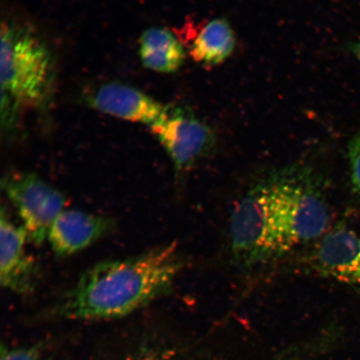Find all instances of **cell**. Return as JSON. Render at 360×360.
I'll return each instance as SVG.
<instances>
[{
    "label": "cell",
    "instance_id": "obj_8",
    "mask_svg": "<svg viewBox=\"0 0 360 360\" xmlns=\"http://www.w3.org/2000/svg\"><path fill=\"white\" fill-rule=\"evenodd\" d=\"M29 236L2 207L0 217V283L15 294L32 292L39 280V267L26 244Z\"/></svg>",
    "mask_w": 360,
    "mask_h": 360
},
{
    "label": "cell",
    "instance_id": "obj_6",
    "mask_svg": "<svg viewBox=\"0 0 360 360\" xmlns=\"http://www.w3.org/2000/svg\"><path fill=\"white\" fill-rule=\"evenodd\" d=\"M150 129L179 173L191 169L215 146L213 128L187 108L166 106L164 115Z\"/></svg>",
    "mask_w": 360,
    "mask_h": 360
},
{
    "label": "cell",
    "instance_id": "obj_2",
    "mask_svg": "<svg viewBox=\"0 0 360 360\" xmlns=\"http://www.w3.org/2000/svg\"><path fill=\"white\" fill-rule=\"evenodd\" d=\"M56 82L55 61L40 35L24 22L1 27V125L7 139L19 131L20 114L46 107Z\"/></svg>",
    "mask_w": 360,
    "mask_h": 360
},
{
    "label": "cell",
    "instance_id": "obj_15",
    "mask_svg": "<svg viewBox=\"0 0 360 360\" xmlns=\"http://www.w3.org/2000/svg\"><path fill=\"white\" fill-rule=\"evenodd\" d=\"M349 48L350 51L352 52L353 55L360 62V41L350 44Z\"/></svg>",
    "mask_w": 360,
    "mask_h": 360
},
{
    "label": "cell",
    "instance_id": "obj_9",
    "mask_svg": "<svg viewBox=\"0 0 360 360\" xmlns=\"http://www.w3.org/2000/svg\"><path fill=\"white\" fill-rule=\"evenodd\" d=\"M116 224L108 216L65 210L49 229L47 240L58 257L79 253L114 232Z\"/></svg>",
    "mask_w": 360,
    "mask_h": 360
},
{
    "label": "cell",
    "instance_id": "obj_13",
    "mask_svg": "<svg viewBox=\"0 0 360 360\" xmlns=\"http://www.w3.org/2000/svg\"><path fill=\"white\" fill-rule=\"evenodd\" d=\"M351 179L355 191L360 195V131L351 139L348 146Z\"/></svg>",
    "mask_w": 360,
    "mask_h": 360
},
{
    "label": "cell",
    "instance_id": "obj_14",
    "mask_svg": "<svg viewBox=\"0 0 360 360\" xmlns=\"http://www.w3.org/2000/svg\"><path fill=\"white\" fill-rule=\"evenodd\" d=\"M1 360H38V357L34 350L17 349L2 354Z\"/></svg>",
    "mask_w": 360,
    "mask_h": 360
},
{
    "label": "cell",
    "instance_id": "obj_3",
    "mask_svg": "<svg viewBox=\"0 0 360 360\" xmlns=\"http://www.w3.org/2000/svg\"><path fill=\"white\" fill-rule=\"evenodd\" d=\"M266 181L270 223L280 256L330 231L327 202L309 170L287 169Z\"/></svg>",
    "mask_w": 360,
    "mask_h": 360
},
{
    "label": "cell",
    "instance_id": "obj_11",
    "mask_svg": "<svg viewBox=\"0 0 360 360\" xmlns=\"http://www.w3.org/2000/svg\"><path fill=\"white\" fill-rule=\"evenodd\" d=\"M188 49L191 56L202 65H219L231 56L236 36L229 22L214 19L204 22L188 36Z\"/></svg>",
    "mask_w": 360,
    "mask_h": 360
},
{
    "label": "cell",
    "instance_id": "obj_5",
    "mask_svg": "<svg viewBox=\"0 0 360 360\" xmlns=\"http://www.w3.org/2000/svg\"><path fill=\"white\" fill-rule=\"evenodd\" d=\"M2 188L19 214L29 240L37 245L44 244L53 223L65 210V196L39 175L30 172L12 171L4 174Z\"/></svg>",
    "mask_w": 360,
    "mask_h": 360
},
{
    "label": "cell",
    "instance_id": "obj_1",
    "mask_svg": "<svg viewBox=\"0 0 360 360\" xmlns=\"http://www.w3.org/2000/svg\"><path fill=\"white\" fill-rule=\"evenodd\" d=\"M183 267L175 243L132 257L103 261L80 276L51 314L81 321L126 316L165 294Z\"/></svg>",
    "mask_w": 360,
    "mask_h": 360
},
{
    "label": "cell",
    "instance_id": "obj_10",
    "mask_svg": "<svg viewBox=\"0 0 360 360\" xmlns=\"http://www.w3.org/2000/svg\"><path fill=\"white\" fill-rule=\"evenodd\" d=\"M88 102L103 114L148 127L161 118L166 109L141 90L116 82L103 84L94 89L89 94Z\"/></svg>",
    "mask_w": 360,
    "mask_h": 360
},
{
    "label": "cell",
    "instance_id": "obj_16",
    "mask_svg": "<svg viewBox=\"0 0 360 360\" xmlns=\"http://www.w3.org/2000/svg\"><path fill=\"white\" fill-rule=\"evenodd\" d=\"M150 360H160V359H154V358H151Z\"/></svg>",
    "mask_w": 360,
    "mask_h": 360
},
{
    "label": "cell",
    "instance_id": "obj_7",
    "mask_svg": "<svg viewBox=\"0 0 360 360\" xmlns=\"http://www.w3.org/2000/svg\"><path fill=\"white\" fill-rule=\"evenodd\" d=\"M309 263L319 276L360 286V231L336 225L319 238Z\"/></svg>",
    "mask_w": 360,
    "mask_h": 360
},
{
    "label": "cell",
    "instance_id": "obj_12",
    "mask_svg": "<svg viewBox=\"0 0 360 360\" xmlns=\"http://www.w3.org/2000/svg\"><path fill=\"white\" fill-rule=\"evenodd\" d=\"M139 56L143 66L161 74L177 71L186 58L180 39L165 28H150L139 39Z\"/></svg>",
    "mask_w": 360,
    "mask_h": 360
},
{
    "label": "cell",
    "instance_id": "obj_4",
    "mask_svg": "<svg viewBox=\"0 0 360 360\" xmlns=\"http://www.w3.org/2000/svg\"><path fill=\"white\" fill-rule=\"evenodd\" d=\"M233 260L253 269L278 257L269 218L267 181L251 188L238 202L231 219Z\"/></svg>",
    "mask_w": 360,
    "mask_h": 360
}]
</instances>
